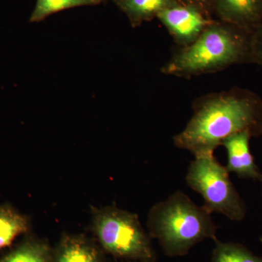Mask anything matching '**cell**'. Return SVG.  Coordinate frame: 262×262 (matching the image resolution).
<instances>
[{"label": "cell", "mask_w": 262, "mask_h": 262, "mask_svg": "<svg viewBox=\"0 0 262 262\" xmlns=\"http://www.w3.org/2000/svg\"><path fill=\"white\" fill-rule=\"evenodd\" d=\"M241 133L262 136V98L234 87L194 100L190 120L173 141L175 146L198 158L214 155L226 139Z\"/></svg>", "instance_id": "6da1fadb"}, {"label": "cell", "mask_w": 262, "mask_h": 262, "mask_svg": "<svg viewBox=\"0 0 262 262\" xmlns=\"http://www.w3.org/2000/svg\"><path fill=\"white\" fill-rule=\"evenodd\" d=\"M248 63H254L253 32L213 20L192 44L177 47L160 72L165 75L190 79Z\"/></svg>", "instance_id": "7a4b0ae2"}, {"label": "cell", "mask_w": 262, "mask_h": 262, "mask_svg": "<svg viewBox=\"0 0 262 262\" xmlns=\"http://www.w3.org/2000/svg\"><path fill=\"white\" fill-rule=\"evenodd\" d=\"M147 226L151 237L158 239L169 257H182L196 244L217 239L211 213L182 191L173 192L150 209Z\"/></svg>", "instance_id": "3957f363"}, {"label": "cell", "mask_w": 262, "mask_h": 262, "mask_svg": "<svg viewBox=\"0 0 262 262\" xmlns=\"http://www.w3.org/2000/svg\"><path fill=\"white\" fill-rule=\"evenodd\" d=\"M186 183L199 193L210 213H222L232 222H241L247 207L229 179V172L214 155L194 158L189 164Z\"/></svg>", "instance_id": "277c9868"}, {"label": "cell", "mask_w": 262, "mask_h": 262, "mask_svg": "<svg viewBox=\"0 0 262 262\" xmlns=\"http://www.w3.org/2000/svg\"><path fill=\"white\" fill-rule=\"evenodd\" d=\"M93 223L100 244L114 256L144 262L155 259L149 237L135 213L107 207L95 212Z\"/></svg>", "instance_id": "5b68a950"}, {"label": "cell", "mask_w": 262, "mask_h": 262, "mask_svg": "<svg viewBox=\"0 0 262 262\" xmlns=\"http://www.w3.org/2000/svg\"><path fill=\"white\" fill-rule=\"evenodd\" d=\"M157 18L179 48L192 44L213 19L194 5L180 3L160 12Z\"/></svg>", "instance_id": "8992f818"}, {"label": "cell", "mask_w": 262, "mask_h": 262, "mask_svg": "<svg viewBox=\"0 0 262 262\" xmlns=\"http://www.w3.org/2000/svg\"><path fill=\"white\" fill-rule=\"evenodd\" d=\"M213 14L253 32L262 23V0H213Z\"/></svg>", "instance_id": "52a82bcc"}, {"label": "cell", "mask_w": 262, "mask_h": 262, "mask_svg": "<svg viewBox=\"0 0 262 262\" xmlns=\"http://www.w3.org/2000/svg\"><path fill=\"white\" fill-rule=\"evenodd\" d=\"M251 138L248 133H241L229 136L222 142V146L227 153L226 168L229 173L237 174L239 178L253 179L262 186V172L250 150Z\"/></svg>", "instance_id": "ba28073f"}, {"label": "cell", "mask_w": 262, "mask_h": 262, "mask_svg": "<svg viewBox=\"0 0 262 262\" xmlns=\"http://www.w3.org/2000/svg\"><path fill=\"white\" fill-rule=\"evenodd\" d=\"M133 27L157 18L160 12L182 3L180 0H115Z\"/></svg>", "instance_id": "9c48e42d"}, {"label": "cell", "mask_w": 262, "mask_h": 262, "mask_svg": "<svg viewBox=\"0 0 262 262\" xmlns=\"http://www.w3.org/2000/svg\"><path fill=\"white\" fill-rule=\"evenodd\" d=\"M28 229L24 215L10 206H0V249L7 247Z\"/></svg>", "instance_id": "30bf717a"}, {"label": "cell", "mask_w": 262, "mask_h": 262, "mask_svg": "<svg viewBox=\"0 0 262 262\" xmlns=\"http://www.w3.org/2000/svg\"><path fill=\"white\" fill-rule=\"evenodd\" d=\"M56 262H101L97 251L79 237H67L62 243Z\"/></svg>", "instance_id": "8fae6325"}, {"label": "cell", "mask_w": 262, "mask_h": 262, "mask_svg": "<svg viewBox=\"0 0 262 262\" xmlns=\"http://www.w3.org/2000/svg\"><path fill=\"white\" fill-rule=\"evenodd\" d=\"M101 0H37L29 22L42 21L49 15L77 7L99 5Z\"/></svg>", "instance_id": "7c38bea8"}, {"label": "cell", "mask_w": 262, "mask_h": 262, "mask_svg": "<svg viewBox=\"0 0 262 262\" xmlns=\"http://www.w3.org/2000/svg\"><path fill=\"white\" fill-rule=\"evenodd\" d=\"M212 262H262V257L253 254L244 245L214 241Z\"/></svg>", "instance_id": "4fadbf2b"}, {"label": "cell", "mask_w": 262, "mask_h": 262, "mask_svg": "<svg viewBox=\"0 0 262 262\" xmlns=\"http://www.w3.org/2000/svg\"><path fill=\"white\" fill-rule=\"evenodd\" d=\"M47 246L36 241H27L1 258L0 262H49Z\"/></svg>", "instance_id": "5bb4252c"}, {"label": "cell", "mask_w": 262, "mask_h": 262, "mask_svg": "<svg viewBox=\"0 0 262 262\" xmlns=\"http://www.w3.org/2000/svg\"><path fill=\"white\" fill-rule=\"evenodd\" d=\"M253 51L254 64L262 67V23L253 32Z\"/></svg>", "instance_id": "9a60e30c"}, {"label": "cell", "mask_w": 262, "mask_h": 262, "mask_svg": "<svg viewBox=\"0 0 262 262\" xmlns=\"http://www.w3.org/2000/svg\"><path fill=\"white\" fill-rule=\"evenodd\" d=\"M183 3L194 5L201 10L207 17L211 18L213 14V0H180Z\"/></svg>", "instance_id": "2e32d148"}, {"label": "cell", "mask_w": 262, "mask_h": 262, "mask_svg": "<svg viewBox=\"0 0 262 262\" xmlns=\"http://www.w3.org/2000/svg\"><path fill=\"white\" fill-rule=\"evenodd\" d=\"M260 241H261V244H262V235H261V237H260Z\"/></svg>", "instance_id": "e0dca14e"}, {"label": "cell", "mask_w": 262, "mask_h": 262, "mask_svg": "<svg viewBox=\"0 0 262 262\" xmlns=\"http://www.w3.org/2000/svg\"><path fill=\"white\" fill-rule=\"evenodd\" d=\"M101 2H102V1H103V0H101Z\"/></svg>", "instance_id": "ac0fdd59"}]
</instances>
